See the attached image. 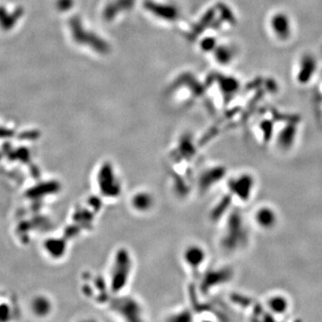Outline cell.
Here are the masks:
<instances>
[{"label":"cell","instance_id":"obj_1","mask_svg":"<svg viewBox=\"0 0 322 322\" xmlns=\"http://www.w3.org/2000/svg\"><path fill=\"white\" fill-rule=\"evenodd\" d=\"M95 185L102 199L115 200L123 191L120 175L110 162H105L98 167L95 175Z\"/></svg>","mask_w":322,"mask_h":322},{"label":"cell","instance_id":"obj_2","mask_svg":"<svg viewBox=\"0 0 322 322\" xmlns=\"http://www.w3.org/2000/svg\"><path fill=\"white\" fill-rule=\"evenodd\" d=\"M133 263L131 257L126 254V251H122L121 254H115L113 258L110 267V275L107 279L108 286L115 295H120L121 291L126 287L130 281Z\"/></svg>","mask_w":322,"mask_h":322},{"label":"cell","instance_id":"obj_3","mask_svg":"<svg viewBox=\"0 0 322 322\" xmlns=\"http://www.w3.org/2000/svg\"><path fill=\"white\" fill-rule=\"evenodd\" d=\"M267 25L272 37L279 42H287L293 37L294 25L285 12L277 10L271 13L267 17Z\"/></svg>","mask_w":322,"mask_h":322},{"label":"cell","instance_id":"obj_4","mask_svg":"<svg viewBox=\"0 0 322 322\" xmlns=\"http://www.w3.org/2000/svg\"><path fill=\"white\" fill-rule=\"evenodd\" d=\"M255 186V181L250 174H242L228 181V191L231 196L235 197L241 202H248L251 199Z\"/></svg>","mask_w":322,"mask_h":322},{"label":"cell","instance_id":"obj_5","mask_svg":"<svg viewBox=\"0 0 322 322\" xmlns=\"http://www.w3.org/2000/svg\"><path fill=\"white\" fill-rule=\"evenodd\" d=\"M318 63L314 56L311 53H304L301 56L295 66V79L300 85H306L315 76Z\"/></svg>","mask_w":322,"mask_h":322},{"label":"cell","instance_id":"obj_6","mask_svg":"<svg viewBox=\"0 0 322 322\" xmlns=\"http://www.w3.org/2000/svg\"><path fill=\"white\" fill-rule=\"evenodd\" d=\"M207 251L199 244H191L186 246L182 252V260L185 266L193 272L202 268L207 261Z\"/></svg>","mask_w":322,"mask_h":322},{"label":"cell","instance_id":"obj_7","mask_svg":"<svg viewBox=\"0 0 322 322\" xmlns=\"http://www.w3.org/2000/svg\"><path fill=\"white\" fill-rule=\"evenodd\" d=\"M155 205V199L152 193L146 190H139L130 198V206L138 214L151 212Z\"/></svg>","mask_w":322,"mask_h":322},{"label":"cell","instance_id":"obj_8","mask_svg":"<svg viewBox=\"0 0 322 322\" xmlns=\"http://www.w3.org/2000/svg\"><path fill=\"white\" fill-rule=\"evenodd\" d=\"M298 119L297 117H292L287 121L286 126L279 132V136L277 137L278 145L283 150H288L295 143L297 131H298Z\"/></svg>","mask_w":322,"mask_h":322},{"label":"cell","instance_id":"obj_9","mask_svg":"<svg viewBox=\"0 0 322 322\" xmlns=\"http://www.w3.org/2000/svg\"><path fill=\"white\" fill-rule=\"evenodd\" d=\"M254 220L262 229H272L278 224L279 218L272 208L263 206L257 209L254 214Z\"/></svg>","mask_w":322,"mask_h":322},{"label":"cell","instance_id":"obj_10","mask_svg":"<svg viewBox=\"0 0 322 322\" xmlns=\"http://www.w3.org/2000/svg\"><path fill=\"white\" fill-rule=\"evenodd\" d=\"M267 307L273 314L283 315L289 309V302L284 295H277L271 296L267 300Z\"/></svg>","mask_w":322,"mask_h":322}]
</instances>
